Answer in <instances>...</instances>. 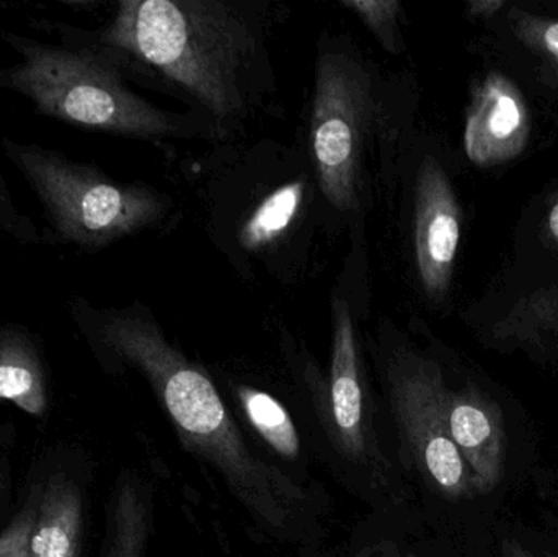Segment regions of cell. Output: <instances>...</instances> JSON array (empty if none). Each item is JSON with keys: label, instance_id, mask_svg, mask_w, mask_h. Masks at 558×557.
I'll list each match as a JSON object with an SVG mask.
<instances>
[{"label": "cell", "instance_id": "277c9868", "mask_svg": "<svg viewBox=\"0 0 558 557\" xmlns=\"http://www.w3.org/2000/svg\"><path fill=\"white\" fill-rule=\"evenodd\" d=\"M0 150L43 206L48 244L97 252L159 221L166 202L143 183H121L98 167L39 144L0 137Z\"/></svg>", "mask_w": 558, "mask_h": 557}, {"label": "cell", "instance_id": "5b68a950", "mask_svg": "<svg viewBox=\"0 0 558 557\" xmlns=\"http://www.w3.org/2000/svg\"><path fill=\"white\" fill-rule=\"evenodd\" d=\"M374 110L373 84L350 56L325 52L317 62L311 141L322 193L338 211L360 203L361 162Z\"/></svg>", "mask_w": 558, "mask_h": 557}, {"label": "cell", "instance_id": "3957f363", "mask_svg": "<svg viewBox=\"0 0 558 557\" xmlns=\"http://www.w3.org/2000/svg\"><path fill=\"white\" fill-rule=\"evenodd\" d=\"M59 45L13 32L0 38L19 55L0 68V90L22 95L36 113L82 130L157 140L175 133L173 117L134 94L123 69L104 49L85 41L68 23L38 22Z\"/></svg>", "mask_w": 558, "mask_h": 557}, {"label": "cell", "instance_id": "8992f818", "mask_svg": "<svg viewBox=\"0 0 558 557\" xmlns=\"http://www.w3.org/2000/svg\"><path fill=\"white\" fill-rule=\"evenodd\" d=\"M390 409L410 464L433 491L449 500L475 497L471 471L446 421V389L433 363L397 355L387 366Z\"/></svg>", "mask_w": 558, "mask_h": 557}, {"label": "cell", "instance_id": "5bb4252c", "mask_svg": "<svg viewBox=\"0 0 558 557\" xmlns=\"http://www.w3.org/2000/svg\"><path fill=\"white\" fill-rule=\"evenodd\" d=\"M239 401L244 408V414L255 431L268 441L271 448L281 457L294 460L301 451L298 431L291 415L284 405L268 392L258 391L248 386L238 389Z\"/></svg>", "mask_w": 558, "mask_h": 557}, {"label": "cell", "instance_id": "cb8c5ba5", "mask_svg": "<svg viewBox=\"0 0 558 557\" xmlns=\"http://www.w3.org/2000/svg\"><path fill=\"white\" fill-rule=\"evenodd\" d=\"M3 491H5V487H3L2 476H0V507H2Z\"/></svg>", "mask_w": 558, "mask_h": 557}, {"label": "cell", "instance_id": "9a60e30c", "mask_svg": "<svg viewBox=\"0 0 558 557\" xmlns=\"http://www.w3.org/2000/svg\"><path fill=\"white\" fill-rule=\"evenodd\" d=\"M304 182L298 180L268 195L242 228V245L248 251H257L277 241L294 221L304 199Z\"/></svg>", "mask_w": 558, "mask_h": 557}, {"label": "cell", "instance_id": "603a6c76", "mask_svg": "<svg viewBox=\"0 0 558 557\" xmlns=\"http://www.w3.org/2000/svg\"><path fill=\"white\" fill-rule=\"evenodd\" d=\"M373 553H374L373 548H366V549H363V552L357 553V555L354 557H371V556H373Z\"/></svg>", "mask_w": 558, "mask_h": 557}, {"label": "cell", "instance_id": "44dd1931", "mask_svg": "<svg viewBox=\"0 0 558 557\" xmlns=\"http://www.w3.org/2000/svg\"><path fill=\"white\" fill-rule=\"evenodd\" d=\"M550 229H553L554 235L558 239V205L550 213Z\"/></svg>", "mask_w": 558, "mask_h": 557}, {"label": "cell", "instance_id": "d6986e66", "mask_svg": "<svg viewBox=\"0 0 558 557\" xmlns=\"http://www.w3.org/2000/svg\"><path fill=\"white\" fill-rule=\"evenodd\" d=\"M501 557H534L531 555L530 552H527L526 548H524L523 545H521L520 542H517V540L510 538L505 540L504 543H501Z\"/></svg>", "mask_w": 558, "mask_h": 557}, {"label": "cell", "instance_id": "d4e9b609", "mask_svg": "<svg viewBox=\"0 0 558 557\" xmlns=\"http://www.w3.org/2000/svg\"><path fill=\"white\" fill-rule=\"evenodd\" d=\"M537 557H558L557 555H553V553H543V555Z\"/></svg>", "mask_w": 558, "mask_h": 557}, {"label": "cell", "instance_id": "7a4b0ae2", "mask_svg": "<svg viewBox=\"0 0 558 557\" xmlns=\"http://www.w3.org/2000/svg\"><path fill=\"white\" fill-rule=\"evenodd\" d=\"M77 33L121 69L133 61L169 78L218 120L244 110V77L257 33L231 3L121 0L104 29Z\"/></svg>", "mask_w": 558, "mask_h": 557}, {"label": "cell", "instance_id": "e0dca14e", "mask_svg": "<svg viewBox=\"0 0 558 557\" xmlns=\"http://www.w3.org/2000/svg\"><path fill=\"white\" fill-rule=\"evenodd\" d=\"M0 241H12L22 247L45 242L38 226L29 216L20 211L19 206L13 202L12 193L3 179L2 169H0Z\"/></svg>", "mask_w": 558, "mask_h": 557}, {"label": "cell", "instance_id": "ffe728a7", "mask_svg": "<svg viewBox=\"0 0 558 557\" xmlns=\"http://www.w3.org/2000/svg\"><path fill=\"white\" fill-rule=\"evenodd\" d=\"M546 43L549 46L550 51L558 58V23L556 25L550 26L546 32Z\"/></svg>", "mask_w": 558, "mask_h": 557}, {"label": "cell", "instance_id": "8fae6325", "mask_svg": "<svg viewBox=\"0 0 558 557\" xmlns=\"http://www.w3.org/2000/svg\"><path fill=\"white\" fill-rule=\"evenodd\" d=\"M82 530V494L65 474L41 486L38 516L29 535V557H77Z\"/></svg>", "mask_w": 558, "mask_h": 557}, {"label": "cell", "instance_id": "ba28073f", "mask_svg": "<svg viewBox=\"0 0 558 557\" xmlns=\"http://www.w3.org/2000/svg\"><path fill=\"white\" fill-rule=\"evenodd\" d=\"M448 431L471 471L475 496L494 493L505 476L507 427L501 405L475 386L446 391Z\"/></svg>", "mask_w": 558, "mask_h": 557}, {"label": "cell", "instance_id": "9c48e42d", "mask_svg": "<svg viewBox=\"0 0 558 557\" xmlns=\"http://www.w3.org/2000/svg\"><path fill=\"white\" fill-rule=\"evenodd\" d=\"M459 234V209L448 179L435 160L426 159L416 182L415 252L429 296H439L448 287Z\"/></svg>", "mask_w": 558, "mask_h": 557}, {"label": "cell", "instance_id": "52a82bcc", "mask_svg": "<svg viewBox=\"0 0 558 557\" xmlns=\"http://www.w3.org/2000/svg\"><path fill=\"white\" fill-rule=\"evenodd\" d=\"M333 313V347L328 385L331 437L344 458L383 476L389 463L380 453L377 441L373 405L361 372L356 330L350 307L343 300H338Z\"/></svg>", "mask_w": 558, "mask_h": 557}, {"label": "cell", "instance_id": "ac0fdd59", "mask_svg": "<svg viewBox=\"0 0 558 557\" xmlns=\"http://www.w3.org/2000/svg\"><path fill=\"white\" fill-rule=\"evenodd\" d=\"M41 484L33 487L23 509L0 535V557H29V535L38 516Z\"/></svg>", "mask_w": 558, "mask_h": 557}, {"label": "cell", "instance_id": "4fadbf2b", "mask_svg": "<svg viewBox=\"0 0 558 557\" xmlns=\"http://www.w3.org/2000/svg\"><path fill=\"white\" fill-rule=\"evenodd\" d=\"M150 523L153 513L147 491L134 477L121 481L111 504L105 557H146Z\"/></svg>", "mask_w": 558, "mask_h": 557}, {"label": "cell", "instance_id": "7402d4cb", "mask_svg": "<svg viewBox=\"0 0 558 557\" xmlns=\"http://www.w3.org/2000/svg\"><path fill=\"white\" fill-rule=\"evenodd\" d=\"M384 557H418L416 555H413V553H405V555H402V553L399 552V549H392V552L386 553V556Z\"/></svg>", "mask_w": 558, "mask_h": 557}, {"label": "cell", "instance_id": "30bf717a", "mask_svg": "<svg viewBox=\"0 0 558 557\" xmlns=\"http://www.w3.org/2000/svg\"><path fill=\"white\" fill-rule=\"evenodd\" d=\"M12 402L32 415L48 409L41 346L22 324L0 326V402Z\"/></svg>", "mask_w": 558, "mask_h": 557}, {"label": "cell", "instance_id": "6da1fadb", "mask_svg": "<svg viewBox=\"0 0 558 557\" xmlns=\"http://www.w3.org/2000/svg\"><path fill=\"white\" fill-rule=\"evenodd\" d=\"M75 327L105 362L143 373L162 402L180 441L211 464L247 512L271 532H294L307 494L268 467L245 444L215 383L163 336L140 304L98 310L81 294L69 298Z\"/></svg>", "mask_w": 558, "mask_h": 557}, {"label": "cell", "instance_id": "2e32d148", "mask_svg": "<svg viewBox=\"0 0 558 557\" xmlns=\"http://www.w3.org/2000/svg\"><path fill=\"white\" fill-rule=\"evenodd\" d=\"M341 5L353 10L387 51H399V45H397L399 43L397 39L399 2L396 0H344Z\"/></svg>", "mask_w": 558, "mask_h": 557}, {"label": "cell", "instance_id": "7c38bea8", "mask_svg": "<svg viewBox=\"0 0 558 557\" xmlns=\"http://www.w3.org/2000/svg\"><path fill=\"white\" fill-rule=\"evenodd\" d=\"M524 134V113L518 98L498 85H487L468 120L465 147L471 159L488 164L497 156H505L507 144L520 147Z\"/></svg>", "mask_w": 558, "mask_h": 557}]
</instances>
